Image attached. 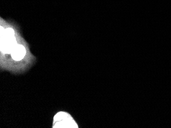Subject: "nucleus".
<instances>
[{"label":"nucleus","instance_id":"f03ea898","mask_svg":"<svg viewBox=\"0 0 171 128\" xmlns=\"http://www.w3.org/2000/svg\"><path fill=\"white\" fill-rule=\"evenodd\" d=\"M25 47L22 45H16L15 47L11 52L12 61L17 63L22 61L26 55Z\"/></svg>","mask_w":171,"mask_h":128},{"label":"nucleus","instance_id":"f257e3e1","mask_svg":"<svg viewBox=\"0 0 171 128\" xmlns=\"http://www.w3.org/2000/svg\"><path fill=\"white\" fill-rule=\"evenodd\" d=\"M54 128H78V125L70 114L60 111L54 115L53 122Z\"/></svg>","mask_w":171,"mask_h":128}]
</instances>
